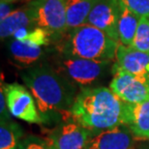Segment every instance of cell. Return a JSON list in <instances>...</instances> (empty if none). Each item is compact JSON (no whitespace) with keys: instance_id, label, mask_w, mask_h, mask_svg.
I'll return each instance as SVG.
<instances>
[{"instance_id":"obj_1","label":"cell","mask_w":149,"mask_h":149,"mask_svg":"<svg viewBox=\"0 0 149 149\" xmlns=\"http://www.w3.org/2000/svg\"><path fill=\"white\" fill-rule=\"evenodd\" d=\"M20 77L37 103L42 115L61 113L66 117L77 95V87L59 74L52 64L26 68Z\"/></svg>"},{"instance_id":"obj_2","label":"cell","mask_w":149,"mask_h":149,"mask_svg":"<svg viewBox=\"0 0 149 149\" xmlns=\"http://www.w3.org/2000/svg\"><path fill=\"white\" fill-rule=\"evenodd\" d=\"M123 102L108 87L80 89L66 116L92 133L121 124Z\"/></svg>"},{"instance_id":"obj_3","label":"cell","mask_w":149,"mask_h":149,"mask_svg":"<svg viewBox=\"0 0 149 149\" xmlns=\"http://www.w3.org/2000/svg\"><path fill=\"white\" fill-rule=\"evenodd\" d=\"M118 42L89 24L70 29L56 45L58 53L94 61H113Z\"/></svg>"},{"instance_id":"obj_4","label":"cell","mask_w":149,"mask_h":149,"mask_svg":"<svg viewBox=\"0 0 149 149\" xmlns=\"http://www.w3.org/2000/svg\"><path fill=\"white\" fill-rule=\"evenodd\" d=\"M52 65L59 74L79 88L95 87L111 72L112 61H94L89 59L72 57L61 53L56 54Z\"/></svg>"},{"instance_id":"obj_5","label":"cell","mask_w":149,"mask_h":149,"mask_svg":"<svg viewBox=\"0 0 149 149\" xmlns=\"http://www.w3.org/2000/svg\"><path fill=\"white\" fill-rule=\"evenodd\" d=\"M94 133L77 122L67 121L50 130H45L42 139L49 149H84Z\"/></svg>"},{"instance_id":"obj_6","label":"cell","mask_w":149,"mask_h":149,"mask_svg":"<svg viewBox=\"0 0 149 149\" xmlns=\"http://www.w3.org/2000/svg\"><path fill=\"white\" fill-rule=\"evenodd\" d=\"M36 26L45 29L58 43L68 31L66 0H34Z\"/></svg>"},{"instance_id":"obj_7","label":"cell","mask_w":149,"mask_h":149,"mask_svg":"<svg viewBox=\"0 0 149 149\" xmlns=\"http://www.w3.org/2000/svg\"><path fill=\"white\" fill-rule=\"evenodd\" d=\"M8 109L11 115L28 123L42 124L44 118L38 109L33 95L25 86L19 83L4 84Z\"/></svg>"},{"instance_id":"obj_8","label":"cell","mask_w":149,"mask_h":149,"mask_svg":"<svg viewBox=\"0 0 149 149\" xmlns=\"http://www.w3.org/2000/svg\"><path fill=\"white\" fill-rule=\"evenodd\" d=\"M109 88L126 104H139L149 100V85L132 74L115 71Z\"/></svg>"},{"instance_id":"obj_9","label":"cell","mask_w":149,"mask_h":149,"mask_svg":"<svg viewBox=\"0 0 149 149\" xmlns=\"http://www.w3.org/2000/svg\"><path fill=\"white\" fill-rule=\"evenodd\" d=\"M115 71L132 74L149 85V53L119 45L111 73Z\"/></svg>"},{"instance_id":"obj_10","label":"cell","mask_w":149,"mask_h":149,"mask_svg":"<svg viewBox=\"0 0 149 149\" xmlns=\"http://www.w3.org/2000/svg\"><path fill=\"white\" fill-rule=\"evenodd\" d=\"M118 1L117 0H97L86 19L85 24L92 25L102 30L112 40L119 42L117 29Z\"/></svg>"},{"instance_id":"obj_11","label":"cell","mask_w":149,"mask_h":149,"mask_svg":"<svg viewBox=\"0 0 149 149\" xmlns=\"http://www.w3.org/2000/svg\"><path fill=\"white\" fill-rule=\"evenodd\" d=\"M135 141L129 128L121 123L95 133L84 149H133Z\"/></svg>"},{"instance_id":"obj_12","label":"cell","mask_w":149,"mask_h":149,"mask_svg":"<svg viewBox=\"0 0 149 149\" xmlns=\"http://www.w3.org/2000/svg\"><path fill=\"white\" fill-rule=\"evenodd\" d=\"M121 123L138 141H149V100L139 104L123 103Z\"/></svg>"},{"instance_id":"obj_13","label":"cell","mask_w":149,"mask_h":149,"mask_svg":"<svg viewBox=\"0 0 149 149\" xmlns=\"http://www.w3.org/2000/svg\"><path fill=\"white\" fill-rule=\"evenodd\" d=\"M0 37L1 40L13 37L17 30L36 26V8L34 0L27 2L3 20H0Z\"/></svg>"},{"instance_id":"obj_14","label":"cell","mask_w":149,"mask_h":149,"mask_svg":"<svg viewBox=\"0 0 149 149\" xmlns=\"http://www.w3.org/2000/svg\"><path fill=\"white\" fill-rule=\"evenodd\" d=\"M47 47L34 46L12 38L8 43V52L13 63L26 69L41 63L47 55Z\"/></svg>"},{"instance_id":"obj_15","label":"cell","mask_w":149,"mask_h":149,"mask_svg":"<svg viewBox=\"0 0 149 149\" xmlns=\"http://www.w3.org/2000/svg\"><path fill=\"white\" fill-rule=\"evenodd\" d=\"M118 1V0H117ZM139 19L138 15L133 13L129 9L118 1V35L120 45L125 47H132Z\"/></svg>"},{"instance_id":"obj_16","label":"cell","mask_w":149,"mask_h":149,"mask_svg":"<svg viewBox=\"0 0 149 149\" xmlns=\"http://www.w3.org/2000/svg\"><path fill=\"white\" fill-rule=\"evenodd\" d=\"M97 0H66L68 30L85 24Z\"/></svg>"},{"instance_id":"obj_17","label":"cell","mask_w":149,"mask_h":149,"mask_svg":"<svg viewBox=\"0 0 149 149\" xmlns=\"http://www.w3.org/2000/svg\"><path fill=\"white\" fill-rule=\"evenodd\" d=\"M12 38L39 47H49V45L53 42L52 36L45 29L39 26L19 29Z\"/></svg>"},{"instance_id":"obj_18","label":"cell","mask_w":149,"mask_h":149,"mask_svg":"<svg viewBox=\"0 0 149 149\" xmlns=\"http://www.w3.org/2000/svg\"><path fill=\"white\" fill-rule=\"evenodd\" d=\"M22 135V128L12 120H2L0 125V149H17Z\"/></svg>"},{"instance_id":"obj_19","label":"cell","mask_w":149,"mask_h":149,"mask_svg":"<svg viewBox=\"0 0 149 149\" xmlns=\"http://www.w3.org/2000/svg\"><path fill=\"white\" fill-rule=\"evenodd\" d=\"M139 52L149 53V17H141L132 47Z\"/></svg>"},{"instance_id":"obj_20","label":"cell","mask_w":149,"mask_h":149,"mask_svg":"<svg viewBox=\"0 0 149 149\" xmlns=\"http://www.w3.org/2000/svg\"><path fill=\"white\" fill-rule=\"evenodd\" d=\"M139 17H149V0H118Z\"/></svg>"},{"instance_id":"obj_21","label":"cell","mask_w":149,"mask_h":149,"mask_svg":"<svg viewBox=\"0 0 149 149\" xmlns=\"http://www.w3.org/2000/svg\"><path fill=\"white\" fill-rule=\"evenodd\" d=\"M17 149H49L43 139L37 136H27L19 141Z\"/></svg>"},{"instance_id":"obj_22","label":"cell","mask_w":149,"mask_h":149,"mask_svg":"<svg viewBox=\"0 0 149 149\" xmlns=\"http://www.w3.org/2000/svg\"><path fill=\"white\" fill-rule=\"evenodd\" d=\"M15 10L13 9V5H12L11 2L5 1V0L0 1V20L6 19Z\"/></svg>"},{"instance_id":"obj_23","label":"cell","mask_w":149,"mask_h":149,"mask_svg":"<svg viewBox=\"0 0 149 149\" xmlns=\"http://www.w3.org/2000/svg\"><path fill=\"white\" fill-rule=\"evenodd\" d=\"M5 1H8V2L13 3V2H16V1H17V0H5Z\"/></svg>"},{"instance_id":"obj_24","label":"cell","mask_w":149,"mask_h":149,"mask_svg":"<svg viewBox=\"0 0 149 149\" xmlns=\"http://www.w3.org/2000/svg\"><path fill=\"white\" fill-rule=\"evenodd\" d=\"M145 149H149V143H148V145H147V146L145 147Z\"/></svg>"},{"instance_id":"obj_25","label":"cell","mask_w":149,"mask_h":149,"mask_svg":"<svg viewBox=\"0 0 149 149\" xmlns=\"http://www.w3.org/2000/svg\"><path fill=\"white\" fill-rule=\"evenodd\" d=\"M26 1H27V2H29V1H32V0H26Z\"/></svg>"}]
</instances>
